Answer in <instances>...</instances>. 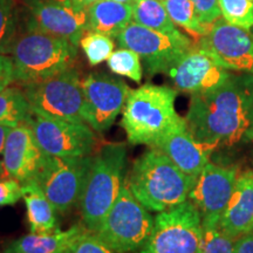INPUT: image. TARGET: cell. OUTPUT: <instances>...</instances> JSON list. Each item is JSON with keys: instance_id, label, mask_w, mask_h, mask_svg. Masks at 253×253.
Returning <instances> with one entry per match:
<instances>
[{"instance_id": "19", "label": "cell", "mask_w": 253, "mask_h": 253, "mask_svg": "<svg viewBox=\"0 0 253 253\" xmlns=\"http://www.w3.org/2000/svg\"><path fill=\"white\" fill-rule=\"evenodd\" d=\"M219 226L232 239L253 231V172L238 176Z\"/></svg>"}, {"instance_id": "31", "label": "cell", "mask_w": 253, "mask_h": 253, "mask_svg": "<svg viewBox=\"0 0 253 253\" xmlns=\"http://www.w3.org/2000/svg\"><path fill=\"white\" fill-rule=\"evenodd\" d=\"M66 253H116L106 244L94 236L90 231L86 230L81 236L73 242Z\"/></svg>"}, {"instance_id": "2", "label": "cell", "mask_w": 253, "mask_h": 253, "mask_svg": "<svg viewBox=\"0 0 253 253\" xmlns=\"http://www.w3.org/2000/svg\"><path fill=\"white\" fill-rule=\"evenodd\" d=\"M196 178L183 172L162 150L150 147L132 164L126 182L148 211L162 212L188 201Z\"/></svg>"}, {"instance_id": "22", "label": "cell", "mask_w": 253, "mask_h": 253, "mask_svg": "<svg viewBox=\"0 0 253 253\" xmlns=\"http://www.w3.org/2000/svg\"><path fill=\"white\" fill-rule=\"evenodd\" d=\"M23 198L27 208L31 233H52L59 230L55 208L36 179L23 183Z\"/></svg>"}, {"instance_id": "18", "label": "cell", "mask_w": 253, "mask_h": 253, "mask_svg": "<svg viewBox=\"0 0 253 253\" xmlns=\"http://www.w3.org/2000/svg\"><path fill=\"white\" fill-rule=\"evenodd\" d=\"M153 147L162 150L186 175L197 177L219 145L196 140L188 128H183L163 136Z\"/></svg>"}, {"instance_id": "24", "label": "cell", "mask_w": 253, "mask_h": 253, "mask_svg": "<svg viewBox=\"0 0 253 253\" xmlns=\"http://www.w3.org/2000/svg\"><path fill=\"white\" fill-rule=\"evenodd\" d=\"M132 21L162 33L176 34L179 32L168 14L163 0H135Z\"/></svg>"}, {"instance_id": "39", "label": "cell", "mask_w": 253, "mask_h": 253, "mask_svg": "<svg viewBox=\"0 0 253 253\" xmlns=\"http://www.w3.org/2000/svg\"><path fill=\"white\" fill-rule=\"evenodd\" d=\"M4 173H5V170H4V167H2V162H0V178L4 176Z\"/></svg>"}, {"instance_id": "12", "label": "cell", "mask_w": 253, "mask_h": 253, "mask_svg": "<svg viewBox=\"0 0 253 253\" xmlns=\"http://www.w3.org/2000/svg\"><path fill=\"white\" fill-rule=\"evenodd\" d=\"M30 126L41 149L52 156H90L99 148V137L94 129L84 122L33 114Z\"/></svg>"}, {"instance_id": "8", "label": "cell", "mask_w": 253, "mask_h": 253, "mask_svg": "<svg viewBox=\"0 0 253 253\" xmlns=\"http://www.w3.org/2000/svg\"><path fill=\"white\" fill-rule=\"evenodd\" d=\"M202 237L201 213L185 201L155 217L149 238L137 253H198Z\"/></svg>"}, {"instance_id": "33", "label": "cell", "mask_w": 253, "mask_h": 253, "mask_svg": "<svg viewBox=\"0 0 253 253\" xmlns=\"http://www.w3.org/2000/svg\"><path fill=\"white\" fill-rule=\"evenodd\" d=\"M201 21L211 27L220 18V8L218 0H191Z\"/></svg>"}, {"instance_id": "11", "label": "cell", "mask_w": 253, "mask_h": 253, "mask_svg": "<svg viewBox=\"0 0 253 253\" xmlns=\"http://www.w3.org/2000/svg\"><path fill=\"white\" fill-rule=\"evenodd\" d=\"M18 15L20 28L43 32L78 47L87 27L86 11L67 1L18 0Z\"/></svg>"}, {"instance_id": "4", "label": "cell", "mask_w": 253, "mask_h": 253, "mask_svg": "<svg viewBox=\"0 0 253 253\" xmlns=\"http://www.w3.org/2000/svg\"><path fill=\"white\" fill-rule=\"evenodd\" d=\"M6 55L13 62L14 82L26 86L74 67L78 46L43 32L18 26Z\"/></svg>"}, {"instance_id": "32", "label": "cell", "mask_w": 253, "mask_h": 253, "mask_svg": "<svg viewBox=\"0 0 253 253\" xmlns=\"http://www.w3.org/2000/svg\"><path fill=\"white\" fill-rule=\"evenodd\" d=\"M23 198V185L17 179H0V207L17 204Z\"/></svg>"}, {"instance_id": "9", "label": "cell", "mask_w": 253, "mask_h": 253, "mask_svg": "<svg viewBox=\"0 0 253 253\" xmlns=\"http://www.w3.org/2000/svg\"><path fill=\"white\" fill-rule=\"evenodd\" d=\"M93 156L58 157L47 155L34 177L59 213L68 212L80 203Z\"/></svg>"}, {"instance_id": "15", "label": "cell", "mask_w": 253, "mask_h": 253, "mask_svg": "<svg viewBox=\"0 0 253 253\" xmlns=\"http://www.w3.org/2000/svg\"><path fill=\"white\" fill-rule=\"evenodd\" d=\"M199 48L207 50L221 67L253 74V33L218 19L201 38Z\"/></svg>"}, {"instance_id": "40", "label": "cell", "mask_w": 253, "mask_h": 253, "mask_svg": "<svg viewBox=\"0 0 253 253\" xmlns=\"http://www.w3.org/2000/svg\"><path fill=\"white\" fill-rule=\"evenodd\" d=\"M54 1H60V2H63V1H66V0H54Z\"/></svg>"}, {"instance_id": "26", "label": "cell", "mask_w": 253, "mask_h": 253, "mask_svg": "<svg viewBox=\"0 0 253 253\" xmlns=\"http://www.w3.org/2000/svg\"><path fill=\"white\" fill-rule=\"evenodd\" d=\"M107 66L114 74L120 77L129 78L135 82H141L142 63L141 58L137 53L129 48H120L112 53L107 60Z\"/></svg>"}, {"instance_id": "10", "label": "cell", "mask_w": 253, "mask_h": 253, "mask_svg": "<svg viewBox=\"0 0 253 253\" xmlns=\"http://www.w3.org/2000/svg\"><path fill=\"white\" fill-rule=\"evenodd\" d=\"M120 46L129 48L143 60L148 74L169 73L173 66L194 48L192 42L181 32L162 33L131 21L116 38Z\"/></svg>"}, {"instance_id": "16", "label": "cell", "mask_w": 253, "mask_h": 253, "mask_svg": "<svg viewBox=\"0 0 253 253\" xmlns=\"http://www.w3.org/2000/svg\"><path fill=\"white\" fill-rule=\"evenodd\" d=\"M168 74L177 90L192 95L219 87L231 73L197 46L190 49Z\"/></svg>"}, {"instance_id": "7", "label": "cell", "mask_w": 253, "mask_h": 253, "mask_svg": "<svg viewBox=\"0 0 253 253\" xmlns=\"http://www.w3.org/2000/svg\"><path fill=\"white\" fill-rule=\"evenodd\" d=\"M23 90L33 114L84 122V87L80 73L74 67L45 80L26 84Z\"/></svg>"}, {"instance_id": "14", "label": "cell", "mask_w": 253, "mask_h": 253, "mask_svg": "<svg viewBox=\"0 0 253 253\" xmlns=\"http://www.w3.org/2000/svg\"><path fill=\"white\" fill-rule=\"evenodd\" d=\"M238 176V167H219L211 163L197 176L188 199L198 209L203 225H219Z\"/></svg>"}, {"instance_id": "5", "label": "cell", "mask_w": 253, "mask_h": 253, "mask_svg": "<svg viewBox=\"0 0 253 253\" xmlns=\"http://www.w3.org/2000/svg\"><path fill=\"white\" fill-rule=\"evenodd\" d=\"M126 147L106 143L93 156L84 194L79 203L82 221L90 232L97 230L113 208L125 183Z\"/></svg>"}, {"instance_id": "20", "label": "cell", "mask_w": 253, "mask_h": 253, "mask_svg": "<svg viewBox=\"0 0 253 253\" xmlns=\"http://www.w3.org/2000/svg\"><path fill=\"white\" fill-rule=\"evenodd\" d=\"M86 230L84 225H74L66 231L56 230L52 233H30L6 245L2 253H66Z\"/></svg>"}, {"instance_id": "1", "label": "cell", "mask_w": 253, "mask_h": 253, "mask_svg": "<svg viewBox=\"0 0 253 253\" xmlns=\"http://www.w3.org/2000/svg\"><path fill=\"white\" fill-rule=\"evenodd\" d=\"M196 140L235 147L253 142V74H230L219 87L192 94L185 116Z\"/></svg>"}, {"instance_id": "13", "label": "cell", "mask_w": 253, "mask_h": 253, "mask_svg": "<svg viewBox=\"0 0 253 253\" xmlns=\"http://www.w3.org/2000/svg\"><path fill=\"white\" fill-rule=\"evenodd\" d=\"M84 95V118L96 132L108 130L114 125L130 93L121 79L106 73H90L82 80Z\"/></svg>"}, {"instance_id": "35", "label": "cell", "mask_w": 253, "mask_h": 253, "mask_svg": "<svg viewBox=\"0 0 253 253\" xmlns=\"http://www.w3.org/2000/svg\"><path fill=\"white\" fill-rule=\"evenodd\" d=\"M233 253H253V231L235 239Z\"/></svg>"}, {"instance_id": "21", "label": "cell", "mask_w": 253, "mask_h": 253, "mask_svg": "<svg viewBox=\"0 0 253 253\" xmlns=\"http://www.w3.org/2000/svg\"><path fill=\"white\" fill-rule=\"evenodd\" d=\"M86 31L118 38L126 25L132 21V5L114 0H99L86 9Z\"/></svg>"}, {"instance_id": "36", "label": "cell", "mask_w": 253, "mask_h": 253, "mask_svg": "<svg viewBox=\"0 0 253 253\" xmlns=\"http://www.w3.org/2000/svg\"><path fill=\"white\" fill-rule=\"evenodd\" d=\"M66 1L69 2L72 6H74L75 8L80 9V11H86L89 6L99 1V0H66Z\"/></svg>"}, {"instance_id": "34", "label": "cell", "mask_w": 253, "mask_h": 253, "mask_svg": "<svg viewBox=\"0 0 253 253\" xmlns=\"http://www.w3.org/2000/svg\"><path fill=\"white\" fill-rule=\"evenodd\" d=\"M14 82L13 62L8 55L0 53V91Z\"/></svg>"}, {"instance_id": "27", "label": "cell", "mask_w": 253, "mask_h": 253, "mask_svg": "<svg viewBox=\"0 0 253 253\" xmlns=\"http://www.w3.org/2000/svg\"><path fill=\"white\" fill-rule=\"evenodd\" d=\"M80 46L90 66H97L109 59L114 50V41L109 36L94 31H86Z\"/></svg>"}, {"instance_id": "30", "label": "cell", "mask_w": 253, "mask_h": 253, "mask_svg": "<svg viewBox=\"0 0 253 253\" xmlns=\"http://www.w3.org/2000/svg\"><path fill=\"white\" fill-rule=\"evenodd\" d=\"M235 239L219 225H203V237L198 253H233Z\"/></svg>"}, {"instance_id": "28", "label": "cell", "mask_w": 253, "mask_h": 253, "mask_svg": "<svg viewBox=\"0 0 253 253\" xmlns=\"http://www.w3.org/2000/svg\"><path fill=\"white\" fill-rule=\"evenodd\" d=\"M221 17L226 23L243 30L253 28V0H218Z\"/></svg>"}, {"instance_id": "17", "label": "cell", "mask_w": 253, "mask_h": 253, "mask_svg": "<svg viewBox=\"0 0 253 253\" xmlns=\"http://www.w3.org/2000/svg\"><path fill=\"white\" fill-rule=\"evenodd\" d=\"M47 155L38 143L30 125H20L9 130L2 149V167L11 178L25 183L33 179Z\"/></svg>"}, {"instance_id": "38", "label": "cell", "mask_w": 253, "mask_h": 253, "mask_svg": "<svg viewBox=\"0 0 253 253\" xmlns=\"http://www.w3.org/2000/svg\"><path fill=\"white\" fill-rule=\"evenodd\" d=\"M114 1L118 2H122V4H128V5H132L135 2V0H114Z\"/></svg>"}, {"instance_id": "41", "label": "cell", "mask_w": 253, "mask_h": 253, "mask_svg": "<svg viewBox=\"0 0 253 253\" xmlns=\"http://www.w3.org/2000/svg\"><path fill=\"white\" fill-rule=\"evenodd\" d=\"M251 32H252V33H253V28H252V30H251Z\"/></svg>"}, {"instance_id": "29", "label": "cell", "mask_w": 253, "mask_h": 253, "mask_svg": "<svg viewBox=\"0 0 253 253\" xmlns=\"http://www.w3.org/2000/svg\"><path fill=\"white\" fill-rule=\"evenodd\" d=\"M18 26V0H0V53L6 54Z\"/></svg>"}, {"instance_id": "23", "label": "cell", "mask_w": 253, "mask_h": 253, "mask_svg": "<svg viewBox=\"0 0 253 253\" xmlns=\"http://www.w3.org/2000/svg\"><path fill=\"white\" fill-rule=\"evenodd\" d=\"M32 118L33 112L23 89L7 87L0 91V125L14 128L30 125Z\"/></svg>"}, {"instance_id": "3", "label": "cell", "mask_w": 253, "mask_h": 253, "mask_svg": "<svg viewBox=\"0 0 253 253\" xmlns=\"http://www.w3.org/2000/svg\"><path fill=\"white\" fill-rule=\"evenodd\" d=\"M176 96L172 88L151 84L131 89L121 120L129 143L153 147L169 132L186 128L185 119L176 112Z\"/></svg>"}, {"instance_id": "37", "label": "cell", "mask_w": 253, "mask_h": 253, "mask_svg": "<svg viewBox=\"0 0 253 253\" xmlns=\"http://www.w3.org/2000/svg\"><path fill=\"white\" fill-rule=\"evenodd\" d=\"M11 129H12L11 126L0 125V155H2V149H4L6 137H7L8 132Z\"/></svg>"}, {"instance_id": "25", "label": "cell", "mask_w": 253, "mask_h": 253, "mask_svg": "<svg viewBox=\"0 0 253 253\" xmlns=\"http://www.w3.org/2000/svg\"><path fill=\"white\" fill-rule=\"evenodd\" d=\"M163 4L172 23L192 36L202 38L210 31L211 27L201 21L191 0H163Z\"/></svg>"}, {"instance_id": "6", "label": "cell", "mask_w": 253, "mask_h": 253, "mask_svg": "<svg viewBox=\"0 0 253 253\" xmlns=\"http://www.w3.org/2000/svg\"><path fill=\"white\" fill-rule=\"evenodd\" d=\"M154 220L149 211L132 195L125 179L113 208L91 233L114 252L130 253L138 251L149 238Z\"/></svg>"}]
</instances>
